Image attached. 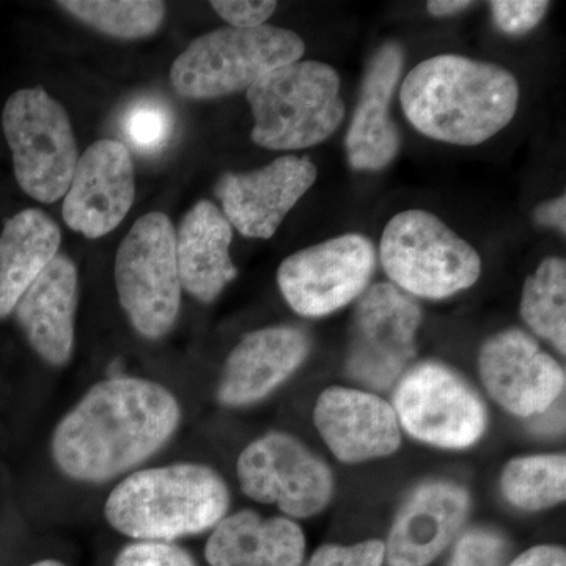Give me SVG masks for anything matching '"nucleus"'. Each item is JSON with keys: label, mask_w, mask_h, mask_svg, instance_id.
<instances>
[{"label": "nucleus", "mask_w": 566, "mask_h": 566, "mask_svg": "<svg viewBox=\"0 0 566 566\" xmlns=\"http://www.w3.org/2000/svg\"><path fill=\"white\" fill-rule=\"evenodd\" d=\"M479 368L488 394L517 417L545 415L564 394V367L520 329L488 338Z\"/></svg>", "instance_id": "nucleus-13"}, {"label": "nucleus", "mask_w": 566, "mask_h": 566, "mask_svg": "<svg viewBox=\"0 0 566 566\" xmlns=\"http://www.w3.org/2000/svg\"><path fill=\"white\" fill-rule=\"evenodd\" d=\"M29 566H66V565L62 564V562L52 560V558H48V560L35 562V564H32Z\"/></svg>", "instance_id": "nucleus-36"}, {"label": "nucleus", "mask_w": 566, "mask_h": 566, "mask_svg": "<svg viewBox=\"0 0 566 566\" xmlns=\"http://www.w3.org/2000/svg\"><path fill=\"white\" fill-rule=\"evenodd\" d=\"M123 126L136 150L155 155L166 147L172 136V112L161 103L140 102L126 112Z\"/></svg>", "instance_id": "nucleus-27"}, {"label": "nucleus", "mask_w": 566, "mask_h": 566, "mask_svg": "<svg viewBox=\"0 0 566 566\" xmlns=\"http://www.w3.org/2000/svg\"><path fill=\"white\" fill-rule=\"evenodd\" d=\"M401 69L403 51L398 44H385L371 59L345 140L354 170H381L397 156L400 136L389 107Z\"/></svg>", "instance_id": "nucleus-20"}, {"label": "nucleus", "mask_w": 566, "mask_h": 566, "mask_svg": "<svg viewBox=\"0 0 566 566\" xmlns=\"http://www.w3.org/2000/svg\"><path fill=\"white\" fill-rule=\"evenodd\" d=\"M114 566H197L191 554L175 543L134 542L123 547Z\"/></svg>", "instance_id": "nucleus-31"}, {"label": "nucleus", "mask_w": 566, "mask_h": 566, "mask_svg": "<svg viewBox=\"0 0 566 566\" xmlns=\"http://www.w3.org/2000/svg\"><path fill=\"white\" fill-rule=\"evenodd\" d=\"M316 177L315 164L297 156H283L251 172L223 175L218 185L223 216L243 237L270 240Z\"/></svg>", "instance_id": "nucleus-15"}, {"label": "nucleus", "mask_w": 566, "mask_h": 566, "mask_svg": "<svg viewBox=\"0 0 566 566\" xmlns=\"http://www.w3.org/2000/svg\"><path fill=\"white\" fill-rule=\"evenodd\" d=\"M521 316L532 331L566 353V263L551 256L527 279L521 297Z\"/></svg>", "instance_id": "nucleus-25"}, {"label": "nucleus", "mask_w": 566, "mask_h": 566, "mask_svg": "<svg viewBox=\"0 0 566 566\" xmlns=\"http://www.w3.org/2000/svg\"><path fill=\"white\" fill-rule=\"evenodd\" d=\"M390 405L400 428L424 444L468 449L486 431V406L480 395L463 376L433 360L406 370Z\"/></svg>", "instance_id": "nucleus-9"}, {"label": "nucleus", "mask_w": 566, "mask_h": 566, "mask_svg": "<svg viewBox=\"0 0 566 566\" xmlns=\"http://www.w3.org/2000/svg\"><path fill=\"white\" fill-rule=\"evenodd\" d=\"M471 7H474V3L463 2V0H431L428 2L427 10L431 17L447 18L471 9Z\"/></svg>", "instance_id": "nucleus-35"}, {"label": "nucleus", "mask_w": 566, "mask_h": 566, "mask_svg": "<svg viewBox=\"0 0 566 566\" xmlns=\"http://www.w3.org/2000/svg\"><path fill=\"white\" fill-rule=\"evenodd\" d=\"M311 340L293 326H273L245 335L227 357L218 400L229 408L259 403L304 364Z\"/></svg>", "instance_id": "nucleus-18"}, {"label": "nucleus", "mask_w": 566, "mask_h": 566, "mask_svg": "<svg viewBox=\"0 0 566 566\" xmlns=\"http://www.w3.org/2000/svg\"><path fill=\"white\" fill-rule=\"evenodd\" d=\"M506 566H566V551L557 545L534 546Z\"/></svg>", "instance_id": "nucleus-33"}, {"label": "nucleus", "mask_w": 566, "mask_h": 566, "mask_svg": "<svg viewBox=\"0 0 566 566\" xmlns=\"http://www.w3.org/2000/svg\"><path fill=\"white\" fill-rule=\"evenodd\" d=\"M216 13L234 29H255L273 17L277 2L270 0H218L211 2Z\"/></svg>", "instance_id": "nucleus-32"}, {"label": "nucleus", "mask_w": 566, "mask_h": 566, "mask_svg": "<svg viewBox=\"0 0 566 566\" xmlns=\"http://www.w3.org/2000/svg\"><path fill=\"white\" fill-rule=\"evenodd\" d=\"M252 140L270 150H301L329 139L345 117L333 66L297 61L271 71L248 91Z\"/></svg>", "instance_id": "nucleus-4"}, {"label": "nucleus", "mask_w": 566, "mask_h": 566, "mask_svg": "<svg viewBox=\"0 0 566 566\" xmlns=\"http://www.w3.org/2000/svg\"><path fill=\"white\" fill-rule=\"evenodd\" d=\"M375 268L374 243L364 234H344L283 260L279 289L296 314L319 318L359 300Z\"/></svg>", "instance_id": "nucleus-12"}, {"label": "nucleus", "mask_w": 566, "mask_h": 566, "mask_svg": "<svg viewBox=\"0 0 566 566\" xmlns=\"http://www.w3.org/2000/svg\"><path fill=\"white\" fill-rule=\"evenodd\" d=\"M115 286L129 323L142 337L158 340L177 324L181 282L175 227L164 212H148L123 238L115 256Z\"/></svg>", "instance_id": "nucleus-7"}, {"label": "nucleus", "mask_w": 566, "mask_h": 566, "mask_svg": "<svg viewBox=\"0 0 566 566\" xmlns=\"http://www.w3.org/2000/svg\"><path fill=\"white\" fill-rule=\"evenodd\" d=\"M494 24L510 36L526 35L542 22L549 9L545 0H494L490 3Z\"/></svg>", "instance_id": "nucleus-29"}, {"label": "nucleus", "mask_w": 566, "mask_h": 566, "mask_svg": "<svg viewBox=\"0 0 566 566\" xmlns=\"http://www.w3.org/2000/svg\"><path fill=\"white\" fill-rule=\"evenodd\" d=\"M510 543L490 527L469 528L458 539L449 566H506Z\"/></svg>", "instance_id": "nucleus-28"}, {"label": "nucleus", "mask_w": 566, "mask_h": 566, "mask_svg": "<svg viewBox=\"0 0 566 566\" xmlns=\"http://www.w3.org/2000/svg\"><path fill=\"white\" fill-rule=\"evenodd\" d=\"M471 512V494L447 480L416 488L398 510L386 545L389 566H430L455 542Z\"/></svg>", "instance_id": "nucleus-16"}, {"label": "nucleus", "mask_w": 566, "mask_h": 566, "mask_svg": "<svg viewBox=\"0 0 566 566\" xmlns=\"http://www.w3.org/2000/svg\"><path fill=\"white\" fill-rule=\"evenodd\" d=\"M62 233L46 212L29 208L7 219L0 233V319L59 255Z\"/></svg>", "instance_id": "nucleus-23"}, {"label": "nucleus", "mask_w": 566, "mask_h": 566, "mask_svg": "<svg viewBox=\"0 0 566 566\" xmlns=\"http://www.w3.org/2000/svg\"><path fill=\"white\" fill-rule=\"evenodd\" d=\"M77 289L76 264L57 255L14 307L33 352L52 367H63L73 356Z\"/></svg>", "instance_id": "nucleus-19"}, {"label": "nucleus", "mask_w": 566, "mask_h": 566, "mask_svg": "<svg viewBox=\"0 0 566 566\" xmlns=\"http://www.w3.org/2000/svg\"><path fill=\"white\" fill-rule=\"evenodd\" d=\"M59 6L84 24L120 40L150 36L166 18V3L155 0H66Z\"/></svg>", "instance_id": "nucleus-26"}, {"label": "nucleus", "mask_w": 566, "mask_h": 566, "mask_svg": "<svg viewBox=\"0 0 566 566\" xmlns=\"http://www.w3.org/2000/svg\"><path fill=\"white\" fill-rule=\"evenodd\" d=\"M406 118L423 136L480 145L510 125L520 84L509 70L463 55H436L409 71L401 85Z\"/></svg>", "instance_id": "nucleus-2"}, {"label": "nucleus", "mask_w": 566, "mask_h": 566, "mask_svg": "<svg viewBox=\"0 0 566 566\" xmlns=\"http://www.w3.org/2000/svg\"><path fill=\"white\" fill-rule=\"evenodd\" d=\"M226 480L199 463L144 469L123 479L104 505L112 528L136 542L174 543L211 531L227 516Z\"/></svg>", "instance_id": "nucleus-3"}, {"label": "nucleus", "mask_w": 566, "mask_h": 566, "mask_svg": "<svg viewBox=\"0 0 566 566\" xmlns=\"http://www.w3.org/2000/svg\"><path fill=\"white\" fill-rule=\"evenodd\" d=\"M420 305L394 283H376L359 296L349 326L346 375L368 390L390 389L415 360Z\"/></svg>", "instance_id": "nucleus-10"}, {"label": "nucleus", "mask_w": 566, "mask_h": 566, "mask_svg": "<svg viewBox=\"0 0 566 566\" xmlns=\"http://www.w3.org/2000/svg\"><path fill=\"white\" fill-rule=\"evenodd\" d=\"M305 546L303 528L290 517L241 510L212 528L205 558L210 566H304Z\"/></svg>", "instance_id": "nucleus-22"}, {"label": "nucleus", "mask_w": 566, "mask_h": 566, "mask_svg": "<svg viewBox=\"0 0 566 566\" xmlns=\"http://www.w3.org/2000/svg\"><path fill=\"white\" fill-rule=\"evenodd\" d=\"M2 128L22 191L41 203L65 197L80 161L65 107L44 88H22L7 99Z\"/></svg>", "instance_id": "nucleus-8"}, {"label": "nucleus", "mask_w": 566, "mask_h": 566, "mask_svg": "<svg viewBox=\"0 0 566 566\" xmlns=\"http://www.w3.org/2000/svg\"><path fill=\"white\" fill-rule=\"evenodd\" d=\"M134 196L132 153L122 142L98 140L77 161L63 200V219L74 232L96 240L120 226Z\"/></svg>", "instance_id": "nucleus-14"}, {"label": "nucleus", "mask_w": 566, "mask_h": 566, "mask_svg": "<svg viewBox=\"0 0 566 566\" xmlns=\"http://www.w3.org/2000/svg\"><path fill=\"white\" fill-rule=\"evenodd\" d=\"M181 417L177 397L159 382L112 376L62 417L51 438L52 460L76 482H109L158 453Z\"/></svg>", "instance_id": "nucleus-1"}, {"label": "nucleus", "mask_w": 566, "mask_h": 566, "mask_svg": "<svg viewBox=\"0 0 566 566\" xmlns=\"http://www.w3.org/2000/svg\"><path fill=\"white\" fill-rule=\"evenodd\" d=\"M304 52L303 39L289 29L229 25L193 40L174 62L170 81L182 98H221L248 92L271 71L301 61Z\"/></svg>", "instance_id": "nucleus-5"}, {"label": "nucleus", "mask_w": 566, "mask_h": 566, "mask_svg": "<svg viewBox=\"0 0 566 566\" xmlns=\"http://www.w3.org/2000/svg\"><path fill=\"white\" fill-rule=\"evenodd\" d=\"M314 422L342 463H364L400 449L401 428L392 405L370 390L329 387L316 401Z\"/></svg>", "instance_id": "nucleus-17"}, {"label": "nucleus", "mask_w": 566, "mask_h": 566, "mask_svg": "<svg viewBox=\"0 0 566 566\" xmlns=\"http://www.w3.org/2000/svg\"><path fill=\"white\" fill-rule=\"evenodd\" d=\"M385 560V542L367 539L352 546H319L304 566H382Z\"/></svg>", "instance_id": "nucleus-30"}, {"label": "nucleus", "mask_w": 566, "mask_h": 566, "mask_svg": "<svg viewBox=\"0 0 566 566\" xmlns=\"http://www.w3.org/2000/svg\"><path fill=\"white\" fill-rule=\"evenodd\" d=\"M379 255L397 289L424 300H444L471 289L482 274V259L474 245L423 210L403 211L390 219Z\"/></svg>", "instance_id": "nucleus-6"}, {"label": "nucleus", "mask_w": 566, "mask_h": 566, "mask_svg": "<svg viewBox=\"0 0 566 566\" xmlns=\"http://www.w3.org/2000/svg\"><path fill=\"white\" fill-rule=\"evenodd\" d=\"M232 240V226L214 203L193 205L175 232L181 289L202 303H212L238 275L230 256Z\"/></svg>", "instance_id": "nucleus-21"}, {"label": "nucleus", "mask_w": 566, "mask_h": 566, "mask_svg": "<svg viewBox=\"0 0 566 566\" xmlns=\"http://www.w3.org/2000/svg\"><path fill=\"white\" fill-rule=\"evenodd\" d=\"M506 501L524 512H542L565 502L566 458L564 453L515 458L501 475Z\"/></svg>", "instance_id": "nucleus-24"}, {"label": "nucleus", "mask_w": 566, "mask_h": 566, "mask_svg": "<svg viewBox=\"0 0 566 566\" xmlns=\"http://www.w3.org/2000/svg\"><path fill=\"white\" fill-rule=\"evenodd\" d=\"M237 474L245 495L275 505L294 520L318 515L333 501L329 465L300 439L282 431H271L245 447L238 458Z\"/></svg>", "instance_id": "nucleus-11"}, {"label": "nucleus", "mask_w": 566, "mask_h": 566, "mask_svg": "<svg viewBox=\"0 0 566 566\" xmlns=\"http://www.w3.org/2000/svg\"><path fill=\"white\" fill-rule=\"evenodd\" d=\"M535 223L542 227H553L565 233L566 230V197L558 196L556 199L539 205L534 214Z\"/></svg>", "instance_id": "nucleus-34"}]
</instances>
